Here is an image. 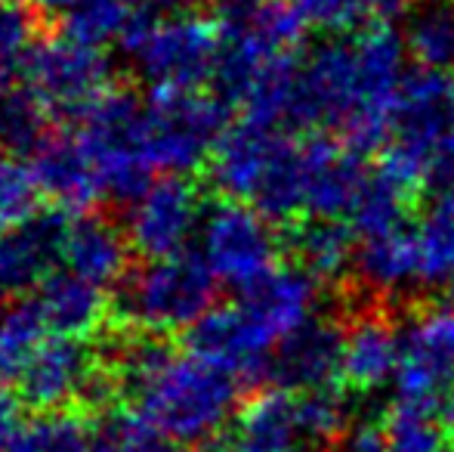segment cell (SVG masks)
Returning a JSON list of instances; mask_svg holds the SVG:
<instances>
[{
    "label": "cell",
    "instance_id": "6da1fadb",
    "mask_svg": "<svg viewBox=\"0 0 454 452\" xmlns=\"http://www.w3.org/2000/svg\"><path fill=\"white\" fill-rule=\"evenodd\" d=\"M405 53V37L393 25L325 41L300 62L287 127H328L356 152L383 146L408 78Z\"/></svg>",
    "mask_w": 454,
    "mask_h": 452
},
{
    "label": "cell",
    "instance_id": "7a4b0ae2",
    "mask_svg": "<svg viewBox=\"0 0 454 452\" xmlns=\"http://www.w3.org/2000/svg\"><path fill=\"white\" fill-rule=\"evenodd\" d=\"M118 350L114 375L133 412L185 447L216 440L239 412V378L214 362L180 353L158 335H137Z\"/></svg>",
    "mask_w": 454,
    "mask_h": 452
},
{
    "label": "cell",
    "instance_id": "3957f363",
    "mask_svg": "<svg viewBox=\"0 0 454 452\" xmlns=\"http://www.w3.org/2000/svg\"><path fill=\"white\" fill-rule=\"evenodd\" d=\"M121 50L155 91H195L204 78H214L223 37L216 19L198 12L158 19L143 4L121 37Z\"/></svg>",
    "mask_w": 454,
    "mask_h": 452
},
{
    "label": "cell",
    "instance_id": "277c9868",
    "mask_svg": "<svg viewBox=\"0 0 454 452\" xmlns=\"http://www.w3.org/2000/svg\"><path fill=\"white\" fill-rule=\"evenodd\" d=\"M216 273L201 254H174L149 260L124 282L118 297L121 320L143 335H170L192 329L216 307Z\"/></svg>",
    "mask_w": 454,
    "mask_h": 452
},
{
    "label": "cell",
    "instance_id": "5b68a950",
    "mask_svg": "<svg viewBox=\"0 0 454 452\" xmlns=\"http://www.w3.org/2000/svg\"><path fill=\"white\" fill-rule=\"evenodd\" d=\"M454 131V84L445 72L420 68L411 72L395 99L389 137L380 152V168L387 180L414 193L424 186L427 168L436 146Z\"/></svg>",
    "mask_w": 454,
    "mask_h": 452
},
{
    "label": "cell",
    "instance_id": "8992f818",
    "mask_svg": "<svg viewBox=\"0 0 454 452\" xmlns=\"http://www.w3.org/2000/svg\"><path fill=\"white\" fill-rule=\"evenodd\" d=\"M143 121L145 103L127 87H112L81 118L78 139L90 155L102 195L114 202H137L155 183Z\"/></svg>",
    "mask_w": 454,
    "mask_h": 452
},
{
    "label": "cell",
    "instance_id": "52a82bcc",
    "mask_svg": "<svg viewBox=\"0 0 454 452\" xmlns=\"http://www.w3.org/2000/svg\"><path fill=\"white\" fill-rule=\"evenodd\" d=\"M226 99L195 91H155L145 103V152L155 170L185 177L207 168L226 127Z\"/></svg>",
    "mask_w": 454,
    "mask_h": 452
},
{
    "label": "cell",
    "instance_id": "ba28073f",
    "mask_svg": "<svg viewBox=\"0 0 454 452\" xmlns=\"http://www.w3.org/2000/svg\"><path fill=\"white\" fill-rule=\"evenodd\" d=\"M198 242H201L198 254L207 260L216 279L239 285V289L260 282L275 266H281L278 229L266 214H260L245 202L223 199L210 205L204 211Z\"/></svg>",
    "mask_w": 454,
    "mask_h": 452
},
{
    "label": "cell",
    "instance_id": "9c48e42d",
    "mask_svg": "<svg viewBox=\"0 0 454 452\" xmlns=\"http://www.w3.org/2000/svg\"><path fill=\"white\" fill-rule=\"evenodd\" d=\"M22 66L28 87L53 109V115L84 118L114 87L106 50L81 44L68 35L41 37Z\"/></svg>",
    "mask_w": 454,
    "mask_h": 452
},
{
    "label": "cell",
    "instance_id": "30bf717a",
    "mask_svg": "<svg viewBox=\"0 0 454 452\" xmlns=\"http://www.w3.org/2000/svg\"><path fill=\"white\" fill-rule=\"evenodd\" d=\"M399 369H395V406L433 412L454 391V310L424 307L399 329Z\"/></svg>",
    "mask_w": 454,
    "mask_h": 452
},
{
    "label": "cell",
    "instance_id": "8fae6325",
    "mask_svg": "<svg viewBox=\"0 0 454 452\" xmlns=\"http://www.w3.org/2000/svg\"><path fill=\"white\" fill-rule=\"evenodd\" d=\"M114 391V378L99 366L87 341L50 335L19 378V393L41 412H68V406H96Z\"/></svg>",
    "mask_w": 454,
    "mask_h": 452
},
{
    "label": "cell",
    "instance_id": "7c38bea8",
    "mask_svg": "<svg viewBox=\"0 0 454 452\" xmlns=\"http://www.w3.org/2000/svg\"><path fill=\"white\" fill-rule=\"evenodd\" d=\"M204 208L195 183L185 177L155 180L127 211V239L145 260L183 254L192 235L201 233Z\"/></svg>",
    "mask_w": 454,
    "mask_h": 452
},
{
    "label": "cell",
    "instance_id": "4fadbf2b",
    "mask_svg": "<svg viewBox=\"0 0 454 452\" xmlns=\"http://www.w3.org/2000/svg\"><path fill=\"white\" fill-rule=\"evenodd\" d=\"M68 226V214L50 208L0 233V295L19 297L56 276V266L66 258Z\"/></svg>",
    "mask_w": 454,
    "mask_h": 452
},
{
    "label": "cell",
    "instance_id": "5bb4252c",
    "mask_svg": "<svg viewBox=\"0 0 454 452\" xmlns=\"http://www.w3.org/2000/svg\"><path fill=\"white\" fill-rule=\"evenodd\" d=\"M343 332L347 326L328 316H312L275 347L266 378L287 393L334 387L337 378L343 381Z\"/></svg>",
    "mask_w": 454,
    "mask_h": 452
},
{
    "label": "cell",
    "instance_id": "9a60e30c",
    "mask_svg": "<svg viewBox=\"0 0 454 452\" xmlns=\"http://www.w3.org/2000/svg\"><path fill=\"white\" fill-rule=\"evenodd\" d=\"M185 344H189V353L214 362L235 378L266 375L275 353V344L254 326L239 301L210 310L198 326L189 329Z\"/></svg>",
    "mask_w": 454,
    "mask_h": 452
},
{
    "label": "cell",
    "instance_id": "2e32d148",
    "mask_svg": "<svg viewBox=\"0 0 454 452\" xmlns=\"http://www.w3.org/2000/svg\"><path fill=\"white\" fill-rule=\"evenodd\" d=\"M362 152L334 137H306V220L349 218L368 183Z\"/></svg>",
    "mask_w": 454,
    "mask_h": 452
},
{
    "label": "cell",
    "instance_id": "e0dca14e",
    "mask_svg": "<svg viewBox=\"0 0 454 452\" xmlns=\"http://www.w3.org/2000/svg\"><path fill=\"white\" fill-rule=\"evenodd\" d=\"M294 393L270 387L239 406L229 428L204 452H306Z\"/></svg>",
    "mask_w": 454,
    "mask_h": 452
},
{
    "label": "cell",
    "instance_id": "ac0fdd59",
    "mask_svg": "<svg viewBox=\"0 0 454 452\" xmlns=\"http://www.w3.org/2000/svg\"><path fill=\"white\" fill-rule=\"evenodd\" d=\"M285 137H287L285 131L260 127L251 124V121H241V124L229 127L207 164L210 183L216 186V193L223 199L254 205V199H257L260 186H263Z\"/></svg>",
    "mask_w": 454,
    "mask_h": 452
},
{
    "label": "cell",
    "instance_id": "d6986e66",
    "mask_svg": "<svg viewBox=\"0 0 454 452\" xmlns=\"http://www.w3.org/2000/svg\"><path fill=\"white\" fill-rule=\"evenodd\" d=\"M239 304L254 326L278 347L287 335L316 316L318 282L300 264L275 266L270 276L241 289Z\"/></svg>",
    "mask_w": 454,
    "mask_h": 452
},
{
    "label": "cell",
    "instance_id": "ffe728a7",
    "mask_svg": "<svg viewBox=\"0 0 454 452\" xmlns=\"http://www.w3.org/2000/svg\"><path fill=\"white\" fill-rule=\"evenodd\" d=\"M399 341L402 332L387 310H359L343 332V385L356 393H377L393 385L399 369Z\"/></svg>",
    "mask_w": 454,
    "mask_h": 452
},
{
    "label": "cell",
    "instance_id": "44dd1931",
    "mask_svg": "<svg viewBox=\"0 0 454 452\" xmlns=\"http://www.w3.org/2000/svg\"><path fill=\"white\" fill-rule=\"evenodd\" d=\"M31 170L37 186L53 208L66 214H90L102 199V186L90 155L81 146L78 133H53L41 149L31 155Z\"/></svg>",
    "mask_w": 454,
    "mask_h": 452
},
{
    "label": "cell",
    "instance_id": "7402d4cb",
    "mask_svg": "<svg viewBox=\"0 0 454 452\" xmlns=\"http://www.w3.org/2000/svg\"><path fill=\"white\" fill-rule=\"evenodd\" d=\"M353 276L377 301L411 295L424 285V266H420V248L414 226L393 229V233L359 239Z\"/></svg>",
    "mask_w": 454,
    "mask_h": 452
},
{
    "label": "cell",
    "instance_id": "603a6c76",
    "mask_svg": "<svg viewBox=\"0 0 454 452\" xmlns=\"http://www.w3.org/2000/svg\"><path fill=\"white\" fill-rule=\"evenodd\" d=\"M31 301L37 304L50 335L59 338H78L87 341L93 332L106 326L112 304L106 297V289L74 276V273H56L41 289L35 291Z\"/></svg>",
    "mask_w": 454,
    "mask_h": 452
},
{
    "label": "cell",
    "instance_id": "cb8c5ba5",
    "mask_svg": "<svg viewBox=\"0 0 454 452\" xmlns=\"http://www.w3.org/2000/svg\"><path fill=\"white\" fill-rule=\"evenodd\" d=\"M130 251L133 245L127 239V233H121L112 220L99 218V214H81L68 226L62 264H66L68 273L106 289V285L124 279Z\"/></svg>",
    "mask_w": 454,
    "mask_h": 452
},
{
    "label": "cell",
    "instance_id": "d4e9b609",
    "mask_svg": "<svg viewBox=\"0 0 454 452\" xmlns=\"http://www.w3.org/2000/svg\"><path fill=\"white\" fill-rule=\"evenodd\" d=\"M356 233L347 220H303L294 233L297 264L318 285L343 282L356 270Z\"/></svg>",
    "mask_w": 454,
    "mask_h": 452
},
{
    "label": "cell",
    "instance_id": "484cf974",
    "mask_svg": "<svg viewBox=\"0 0 454 452\" xmlns=\"http://www.w3.org/2000/svg\"><path fill=\"white\" fill-rule=\"evenodd\" d=\"M53 109L31 87L0 93V152L10 158L35 155L53 137Z\"/></svg>",
    "mask_w": 454,
    "mask_h": 452
},
{
    "label": "cell",
    "instance_id": "4316f807",
    "mask_svg": "<svg viewBox=\"0 0 454 452\" xmlns=\"http://www.w3.org/2000/svg\"><path fill=\"white\" fill-rule=\"evenodd\" d=\"M405 47L420 68H454V0H418L408 16Z\"/></svg>",
    "mask_w": 454,
    "mask_h": 452
},
{
    "label": "cell",
    "instance_id": "83f0119b",
    "mask_svg": "<svg viewBox=\"0 0 454 452\" xmlns=\"http://www.w3.org/2000/svg\"><path fill=\"white\" fill-rule=\"evenodd\" d=\"M47 338L50 329L35 301H16L0 310V387L19 385Z\"/></svg>",
    "mask_w": 454,
    "mask_h": 452
},
{
    "label": "cell",
    "instance_id": "f1b7e54d",
    "mask_svg": "<svg viewBox=\"0 0 454 452\" xmlns=\"http://www.w3.org/2000/svg\"><path fill=\"white\" fill-rule=\"evenodd\" d=\"M411 195L414 193L402 189L399 183L387 180L383 174H371L347 218L356 239H371V235H383V233H393V229L411 226L408 224Z\"/></svg>",
    "mask_w": 454,
    "mask_h": 452
},
{
    "label": "cell",
    "instance_id": "f546056e",
    "mask_svg": "<svg viewBox=\"0 0 454 452\" xmlns=\"http://www.w3.org/2000/svg\"><path fill=\"white\" fill-rule=\"evenodd\" d=\"M96 434L78 412H41L16 431L6 452H93Z\"/></svg>",
    "mask_w": 454,
    "mask_h": 452
},
{
    "label": "cell",
    "instance_id": "4dcf8cb0",
    "mask_svg": "<svg viewBox=\"0 0 454 452\" xmlns=\"http://www.w3.org/2000/svg\"><path fill=\"white\" fill-rule=\"evenodd\" d=\"M137 12V0H74L72 10L62 16L66 19L62 35L74 37L81 44H90V47L121 44Z\"/></svg>",
    "mask_w": 454,
    "mask_h": 452
},
{
    "label": "cell",
    "instance_id": "1f68e13d",
    "mask_svg": "<svg viewBox=\"0 0 454 452\" xmlns=\"http://www.w3.org/2000/svg\"><path fill=\"white\" fill-rule=\"evenodd\" d=\"M424 266V285L449 282L454 276V195L430 202L414 226Z\"/></svg>",
    "mask_w": 454,
    "mask_h": 452
},
{
    "label": "cell",
    "instance_id": "d6a6232c",
    "mask_svg": "<svg viewBox=\"0 0 454 452\" xmlns=\"http://www.w3.org/2000/svg\"><path fill=\"white\" fill-rule=\"evenodd\" d=\"M297 400V422L303 431L309 449H325L337 447V443L347 437L349 424V397L337 387H322V391L309 393H294Z\"/></svg>",
    "mask_w": 454,
    "mask_h": 452
},
{
    "label": "cell",
    "instance_id": "836d02e7",
    "mask_svg": "<svg viewBox=\"0 0 454 452\" xmlns=\"http://www.w3.org/2000/svg\"><path fill=\"white\" fill-rule=\"evenodd\" d=\"M37 202H41V186L31 164L0 155V233L35 218Z\"/></svg>",
    "mask_w": 454,
    "mask_h": 452
},
{
    "label": "cell",
    "instance_id": "e575fe53",
    "mask_svg": "<svg viewBox=\"0 0 454 452\" xmlns=\"http://www.w3.org/2000/svg\"><path fill=\"white\" fill-rule=\"evenodd\" d=\"M387 428V452H449V440L442 424L430 418V412L399 409L383 422Z\"/></svg>",
    "mask_w": 454,
    "mask_h": 452
},
{
    "label": "cell",
    "instance_id": "d590c367",
    "mask_svg": "<svg viewBox=\"0 0 454 452\" xmlns=\"http://www.w3.org/2000/svg\"><path fill=\"white\" fill-rule=\"evenodd\" d=\"M96 437H99V443L108 452H189L185 443L174 440V437L164 434V431H158L155 424L139 418L137 412L114 418V422L106 424Z\"/></svg>",
    "mask_w": 454,
    "mask_h": 452
},
{
    "label": "cell",
    "instance_id": "8d00e7d4",
    "mask_svg": "<svg viewBox=\"0 0 454 452\" xmlns=\"http://www.w3.org/2000/svg\"><path fill=\"white\" fill-rule=\"evenodd\" d=\"M43 16L28 0H0V59L16 66L41 41Z\"/></svg>",
    "mask_w": 454,
    "mask_h": 452
},
{
    "label": "cell",
    "instance_id": "74e56055",
    "mask_svg": "<svg viewBox=\"0 0 454 452\" xmlns=\"http://www.w3.org/2000/svg\"><path fill=\"white\" fill-rule=\"evenodd\" d=\"M306 28L343 35L368 16V0H294Z\"/></svg>",
    "mask_w": 454,
    "mask_h": 452
},
{
    "label": "cell",
    "instance_id": "f35d334b",
    "mask_svg": "<svg viewBox=\"0 0 454 452\" xmlns=\"http://www.w3.org/2000/svg\"><path fill=\"white\" fill-rule=\"evenodd\" d=\"M424 186L430 189L436 199L454 195V131L436 146V152H433L430 168H427V177H424Z\"/></svg>",
    "mask_w": 454,
    "mask_h": 452
},
{
    "label": "cell",
    "instance_id": "ab89813d",
    "mask_svg": "<svg viewBox=\"0 0 454 452\" xmlns=\"http://www.w3.org/2000/svg\"><path fill=\"white\" fill-rule=\"evenodd\" d=\"M334 452H387V428L380 422L353 424Z\"/></svg>",
    "mask_w": 454,
    "mask_h": 452
},
{
    "label": "cell",
    "instance_id": "60d3db41",
    "mask_svg": "<svg viewBox=\"0 0 454 452\" xmlns=\"http://www.w3.org/2000/svg\"><path fill=\"white\" fill-rule=\"evenodd\" d=\"M418 0H368V16L377 19V25H393L395 19L411 16Z\"/></svg>",
    "mask_w": 454,
    "mask_h": 452
},
{
    "label": "cell",
    "instance_id": "b9f144b4",
    "mask_svg": "<svg viewBox=\"0 0 454 452\" xmlns=\"http://www.w3.org/2000/svg\"><path fill=\"white\" fill-rule=\"evenodd\" d=\"M19 428V403L6 393V387H0V452H6Z\"/></svg>",
    "mask_w": 454,
    "mask_h": 452
},
{
    "label": "cell",
    "instance_id": "7bdbcfd3",
    "mask_svg": "<svg viewBox=\"0 0 454 452\" xmlns=\"http://www.w3.org/2000/svg\"><path fill=\"white\" fill-rule=\"evenodd\" d=\"M28 4L35 6L43 19H53V16H66L74 0H28Z\"/></svg>",
    "mask_w": 454,
    "mask_h": 452
},
{
    "label": "cell",
    "instance_id": "ee69618b",
    "mask_svg": "<svg viewBox=\"0 0 454 452\" xmlns=\"http://www.w3.org/2000/svg\"><path fill=\"white\" fill-rule=\"evenodd\" d=\"M445 428V434L454 440V391L449 393V400L442 403V422H439Z\"/></svg>",
    "mask_w": 454,
    "mask_h": 452
},
{
    "label": "cell",
    "instance_id": "f6af8a7d",
    "mask_svg": "<svg viewBox=\"0 0 454 452\" xmlns=\"http://www.w3.org/2000/svg\"><path fill=\"white\" fill-rule=\"evenodd\" d=\"M10 72H12V66H10V62H4V59H0V93H4L6 87H10Z\"/></svg>",
    "mask_w": 454,
    "mask_h": 452
},
{
    "label": "cell",
    "instance_id": "bcb514c9",
    "mask_svg": "<svg viewBox=\"0 0 454 452\" xmlns=\"http://www.w3.org/2000/svg\"><path fill=\"white\" fill-rule=\"evenodd\" d=\"M445 295H449V307L454 310V276L449 279V282H445Z\"/></svg>",
    "mask_w": 454,
    "mask_h": 452
},
{
    "label": "cell",
    "instance_id": "7dc6e473",
    "mask_svg": "<svg viewBox=\"0 0 454 452\" xmlns=\"http://www.w3.org/2000/svg\"><path fill=\"white\" fill-rule=\"evenodd\" d=\"M143 4H149V6H152V4H174V0H143Z\"/></svg>",
    "mask_w": 454,
    "mask_h": 452
},
{
    "label": "cell",
    "instance_id": "c3c4849f",
    "mask_svg": "<svg viewBox=\"0 0 454 452\" xmlns=\"http://www.w3.org/2000/svg\"><path fill=\"white\" fill-rule=\"evenodd\" d=\"M195 4H214V0H195ZM216 4H220V0H216Z\"/></svg>",
    "mask_w": 454,
    "mask_h": 452
}]
</instances>
